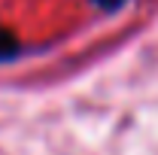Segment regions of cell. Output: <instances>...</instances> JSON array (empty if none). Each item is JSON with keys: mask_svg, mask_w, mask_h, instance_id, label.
<instances>
[{"mask_svg": "<svg viewBox=\"0 0 158 155\" xmlns=\"http://www.w3.org/2000/svg\"><path fill=\"white\" fill-rule=\"evenodd\" d=\"M19 55H21V40L9 27L0 24V64H9V61L19 58Z\"/></svg>", "mask_w": 158, "mask_h": 155, "instance_id": "obj_1", "label": "cell"}, {"mask_svg": "<svg viewBox=\"0 0 158 155\" xmlns=\"http://www.w3.org/2000/svg\"><path fill=\"white\" fill-rule=\"evenodd\" d=\"M91 3H94L98 9H103V12H118L128 0H91Z\"/></svg>", "mask_w": 158, "mask_h": 155, "instance_id": "obj_2", "label": "cell"}]
</instances>
